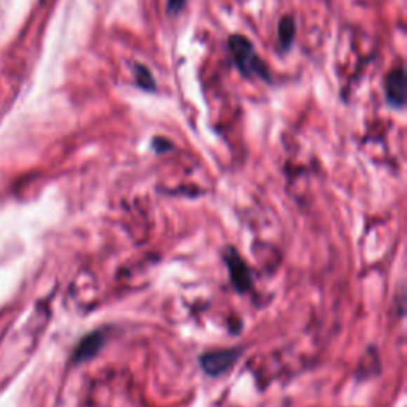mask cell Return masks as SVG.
Here are the masks:
<instances>
[{"label": "cell", "instance_id": "cell-8", "mask_svg": "<svg viewBox=\"0 0 407 407\" xmlns=\"http://www.w3.org/2000/svg\"><path fill=\"white\" fill-rule=\"evenodd\" d=\"M185 4H187V0H169L167 10H169V13H178L185 7Z\"/></svg>", "mask_w": 407, "mask_h": 407}, {"label": "cell", "instance_id": "cell-4", "mask_svg": "<svg viewBox=\"0 0 407 407\" xmlns=\"http://www.w3.org/2000/svg\"><path fill=\"white\" fill-rule=\"evenodd\" d=\"M226 262H227V267H229V271H231L232 283H234L241 291L248 290L251 279H250L248 269H247V266H245V262L241 260V256H239L234 250H229L227 251V256H226Z\"/></svg>", "mask_w": 407, "mask_h": 407}, {"label": "cell", "instance_id": "cell-3", "mask_svg": "<svg viewBox=\"0 0 407 407\" xmlns=\"http://www.w3.org/2000/svg\"><path fill=\"white\" fill-rule=\"evenodd\" d=\"M387 98L394 107H403L406 102V74L403 67L390 72L387 79Z\"/></svg>", "mask_w": 407, "mask_h": 407}, {"label": "cell", "instance_id": "cell-7", "mask_svg": "<svg viewBox=\"0 0 407 407\" xmlns=\"http://www.w3.org/2000/svg\"><path fill=\"white\" fill-rule=\"evenodd\" d=\"M137 81H139V85L145 89H152L154 88V81L152 79V75H149V72L145 67H137Z\"/></svg>", "mask_w": 407, "mask_h": 407}, {"label": "cell", "instance_id": "cell-2", "mask_svg": "<svg viewBox=\"0 0 407 407\" xmlns=\"http://www.w3.org/2000/svg\"><path fill=\"white\" fill-rule=\"evenodd\" d=\"M239 355H241V350L239 349L208 352L201 356V364L207 374L220 375L226 373L237 361Z\"/></svg>", "mask_w": 407, "mask_h": 407}, {"label": "cell", "instance_id": "cell-5", "mask_svg": "<svg viewBox=\"0 0 407 407\" xmlns=\"http://www.w3.org/2000/svg\"><path fill=\"white\" fill-rule=\"evenodd\" d=\"M102 344H104V334L95 331L88 334V336L83 338L80 340V344L76 345L75 353H74V361L75 363H83L93 358L95 353L100 350Z\"/></svg>", "mask_w": 407, "mask_h": 407}, {"label": "cell", "instance_id": "cell-6", "mask_svg": "<svg viewBox=\"0 0 407 407\" xmlns=\"http://www.w3.org/2000/svg\"><path fill=\"white\" fill-rule=\"evenodd\" d=\"M295 32H296L295 20H293L291 16L282 18V21H280L279 24V40H280V45H282L285 50L286 48H290V45L293 44Z\"/></svg>", "mask_w": 407, "mask_h": 407}, {"label": "cell", "instance_id": "cell-1", "mask_svg": "<svg viewBox=\"0 0 407 407\" xmlns=\"http://www.w3.org/2000/svg\"><path fill=\"white\" fill-rule=\"evenodd\" d=\"M227 48H229L231 56L237 64V67L241 69L242 74L245 75L256 74L261 75L262 79H267L265 65L260 61V58L256 56L253 45H251L247 39L242 37V35H232V37L227 40Z\"/></svg>", "mask_w": 407, "mask_h": 407}]
</instances>
